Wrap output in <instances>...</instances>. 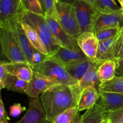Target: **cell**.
<instances>
[{
  "label": "cell",
  "instance_id": "39",
  "mask_svg": "<svg viewBox=\"0 0 123 123\" xmlns=\"http://www.w3.org/2000/svg\"><path fill=\"white\" fill-rule=\"evenodd\" d=\"M84 1H86V2H89V3L91 4V5H92V6H93L94 7H95V6H96V0H84ZM95 8H96V7H95Z\"/></svg>",
  "mask_w": 123,
  "mask_h": 123
},
{
  "label": "cell",
  "instance_id": "14",
  "mask_svg": "<svg viewBox=\"0 0 123 123\" xmlns=\"http://www.w3.org/2000/svg\"><path fill=\"white\" fill-rule=\"evenodd\" d=\"M50 56L64 66L89 59L80 48L70 49L62 46L60 47Z\"/></svg>",
  "mask_w": 123,
  "mask_h": 123
},
{
  "label": "cell",
  "instance_id": "36",
  "mask_svg": "<svg viewBox=\"0 0 123 123\" xmlns=\"http://www.w3.org/2000/svg\"><path fill=\"white\" fill-rule=\"evenodd\" d=\"M8 62V60L4 57V55L2 54L1 52V45H0V62Z\"/></svg>",
  "mask_w": 123,
  "mask_h": 123
},
{
  "label": "cell",
  "instance_id": "38",
  "mask_svg": "<svg viewBox=\"0 0 123 123\" xmlns=\"http://www.w3.org/2000/svg\"><path fill=\"white\" fill-rule=\"evenodd\" d=\"M59 1H61V2H66V3L72 4H74V2H75L76 0H59Z\"/></svg>",
  "mask_w": 123,
  "mask_h": 123
},
{
  "label": "cell",
  "instance_id": "21",
  "mask_svg": "<svg viewBox=\"0 0 123 123\" xmlns=\"http://www.w3.org/2000/svg\"><path fill=\"white\" fill-rule=\"evenodd\" d=\"M116 62L115 60H106L102 62L97 71L100 84L111 80L115 77Z\"/></svg>",
  "mask_w": 123,
  "mask_h": 123
},
{
  "label": "cell",
  "instance_id": "20",
  "mask_svg": "<svg viewBox=\"0 0 123 123\" xmlns=\"http://www.w3.org/2000/svg\"><path fill=\"white\" fill-rule=\"evenodd\" d=\"M100 104L108 112L123 108V94L99 90Z\"/></svg>",
  "mask_w": 123,
  "mask_h": 123
},
{
  "label": "cell",
  "instance_id": "26",
  "mask_svg": "<svg viewBox=\"0 0 123 123\" xmlns=\"http://www.w3.org/2000/svg\"><path fill=\"white\" fill-rule=\"evenodd\" d=\"M99 90L123 94V77H115L111 80L100 84Z\"/></svg>",
  "mask_w": 123,
  "mask_h": 123
},
{
  "label": "cell",
  "instance_id": "34",
  "mask_svg": "<svg viewBox=\"0 0 123 123\" xmlns=\"http://www.w3.org/2000/svg\"><path fill=\"white\" fill-rule=\"evenodd\" d=\"M10 118L8 117L7 112L5 108L3 101H2L1 93L0 91V122L5 121H9Z\"/></svg>",
  "mask_w": 123,
  "mask_h": 123
},
{
  "label": "cell",
  "instance_id": "19",
  "mask_svg": "<svg viewBox=\"0 0 123 123\" xmlns=\"http://www.w3.org/2000/svg\"><path fill=\"white\" fill-rule=\"evenodd\" d=\"M101 63L102 62L98 61L93 63L87 72L83 76L82 78L78 81L75 84H74V88L78 95H79L80 92L83 89L92 84L96 86L97 88H99L100 82L98 79L97 71H98V66L100 65Z\"/></svg>",
  "mask_w": 123,
  "mask_h": 123
},
{
  "label": "cell",
  "instance_id": "2",
  "mask_svg": "<svg viewBox=\"0 0 123 123\" xmlns=\"http://www.w3.org/2000/svg\"><path fill=\"white\" fill-rule=\"evenodd\" d=\"M18 19L27 23L36 30L46 48L49 55L54 54L62 46L52 33L44 15L36 14L26 9L20 14Z\"/></svg>",
  "mask_w": 123,
  "mask_h": 123
},
{
  "label": "cell",
  "instance_id": "32",
  "mask_svg": "<svg viewBox=\"0 0 123 123\" xmlns=\"http://www.w3.org/2000/svg\"><path fill=\"white\" fill-rule=\"evenodd\" d=\"M26 110V107H23L20 103H14L10 107V115L12 117L16 118Z\"/></svg>",
  "mask_w": 123,
  "mask_h": 123
},
{
  "label": "cell",
  "instance_id": "6",
  "mask_svg": "<svg viewBox=\"0 0 123 123\" xmlns=\"http://www.w3.org/2000/svg\"><path fill=\"white\" fill-rule=\"evenodd\" d=\"M80 30L84 32H94L95 22L98 12L92 5L84 0H76L73 4Z\"/></svg>",
  "mask_w": 123,
  "mask_h": 123
},
{
  "label": "cell",
  "instance_id": "1",
  "mask_svg": "<svg viewBox=\"0 0 123 123\" xmlns=\"http://www.w3.org/2000/svg\"><path fill=\"white\" fill-rule=\"evenodd\" d=\"M78 94L74 84H56L41 94L40 101L50 122L61 112L76 106Z\"/></svg>",
  "mask_w": 123,
  "mask_h": 123
},
{
  "label": "cell",
  "instance_id": "9",
  "mask_svg": "<svg viewBox=\"0 0 123 123\" xmlns=\"http://www.w3.org/2000/svg\"><path fill=\"white\" fill-rule=\"evenodd\" d=\"M58 84L47 76L34 70L31 80L28 83L26 95L30 98L38 97L47 89Z\"/></svg>",
  "mask_w": 123,
  "mask_h": 123
},
{
  "label": "cell",
  "instance_id": "30",
  "mask_svg": "<svg viewBox=\"0 0 123 123\" xmlns=\"http://www.w3.org/2000/svg\"><path fill=\"white\" fill-rule=\"evenodd\" d=\"M26 10L36 14L44 15L39 0H22Z\"/></svg>",
  "mask_w": 123,
  "mask_h": 123
},
{
  "label": "cell",
  "instance_id": "29",
  "mask_svg": "<svg viewBox=\"0 0 123 123\" xmlns=\"http://www.w3.org/2000/svg\"><path fill=\"white\" fill-rule=\"evenodd\" d=\"M121 30V28L118 27L110 28H107L102 30V31L96 33L95 34H96L98 42H101V41L109 39L117 36L120 33Z\"/></svg>",
  "mask_w": 123,
  "mask_h": 123
},
{
  "label": "cell",
  "instance_id": "43",
  "mask_svg": "<svg viewBox=\"0 0 123 123\" xmlns=\"http://www.w3.org/2000/svg\"><path fill=\"white\" fill-rule=\"evenodd\" d=\"M108 123H111V122L109 121H108Z\"/></svg>",
  "mask_w": 123,
  "mask_h": 123
},
{
  "label": "cell",
  "instance_id": "22",
  "mask_svg": "<svg viewBox=\"0 0 123 123\" xmlns=\"http://www.w3.org/2000/svg\"><path fill=\"white\" fill-rule=\"evenodd\" d=\"M92 63H93L90 59H88L70 65H66L64 67L68 74L78 82L82 78Z\"/></svg>",
  "mask_w": 123,
  "mask_h": 123
},
{
  "label": "cell",
  "instance_id": "15",
  "mask_svg": "<svg viewBox=\"0 0 123 123\" xmlns=\"http://www.w3.org/2000/svg\"><path fill=\"white\" fill-rule=\"evenodd\" d=\"M10 20L16 34L20 48L27 61L31 64L32 57L38 51H37L30 42L19 19H13Z\"/></svg>",
  "mask_w": 123,
  "mask_h": 123
},
{
  "label": "cell",
  "instance_id": "37",
  "mask_svg": "<svg viewBox=\"0 0 123 123\" xmlns=\"http://www.w3.org/2000/svg\"><path fill=\"white\" fill-rule=\"evenodd\" d=\"M123 59V41H122V44H121V49H120V53H119L118 57L117 59Z\"/></svg>",
  "mask_w": 123,
  "mask_h": 123
},
{
  "label": "cell",
  "instance_id": "27",
  "mask_svg": "<svg viewBox=\"0 0 123 123\" xmlns=\"http://www.w3.org/2000/svg\"><path fill=\"white\" fill-rule=\"evenodd\" d=\"M96 9L102 13H111L123 11L116 2L113 0H96Z\"/></svg>",
  "mask_w": 123,
  "mask_h": 123
},
{
  "label": "cell",
  "instance_id": "7",
  "mask_svg": "<svg viewBox=\"0 0 123 123\" xmlns=\"http://www.w3.org/2000/svg\"><path fill=\"white\" fill-rule=\"evenodd\" d=\"M123 38V28L117 36L98 42L96 61L116 60L118 57Z\"/></svg>",
  "mask_w": 123,
  "mask_h": 123
},
{
  "label": "cell",
  "instance_id": "28",
  "mask_svg": "<svg viewBox=\"0 0 123 123\" xmlns=\"http://www.w3.org/2000/svg\"><path fill=\"white\" fill-rule=\"evenodd\" d=\"M45 16H50L58 18L55 0H39Z\"/></svg>",
  "mask_w": 123,
  "mask_h": 123
},
{
  "label": "cell",
  "instance_id": "33",
  "mask_svg": "<svg viewBox=\"0 0 123 123\" xmlns=\"http://www.w3.org/2000/svg\"><path fill=\"white\" fill-rule=\"evenodd\" d=\"M8 72L5 68L4 62H0V91L6 88Z\"/></svg>",
  "mask_w": 123,
  "mask_h": 123
},
{
  "label": "cell",
  "instance_id": "44",
  "mask_svg": "<svg viewBox=\"0 0 123 123\" xmlns=\"http://www.w3.org/2000/svg\"><path fill=\"white\" fill-rule=\"evenodd\" d=\"M113 1H115V0H113Z\"/></svg>",
  "mask_w": 123,
  "mask_h": 123
},
{
  "label": "cell",
  "instance_id": "10",
  "mask_svg": "<svg viewBox=\"0 0 123 123\" xmlns=\"http://www.w3.org/2000/svg\"><path fill=\"white\" fill-rule=\"evenodd\" d=\"M76 39L82 51L92 63L96 62L99 42L94 33L90 31L81 33Z\"/></svg>",
  "mask_w": 123,
  "mask_h": 123
},
{
  "label": "cell",
  "instance_id": "8",
  "mask_svg": "<svg viewBox=\"0 0 123 123\" xmlns=\"http://www.w3.org/2000/svg\"><path fill=\"white\" fill-rule=\"evenodd\" d=\"M28 109L19 121L14 123H51L48 119L39 98H30Z\"/></svg>",
  "mask_w": 123,
  "mask_h": 123
},
{
  "label": "cell",
  "instance_id": "24",
  "mask_svg": "<svg viewBox=\"0 0 123 123\" xmlns=\"http://www.w3.org/2000/svg\"><path fill=\"white\" fill-rule=\"evenodd\" d=\"M80 118L79 111L76 106H74L58 115L52 123H79Z\"/></svg>",
  "mask_w": 123,
  "mask_h": 123
},
{
  "label": "cell",
  "instance_id": "31",
  "mask_svg": "<svg viewBox=\"0 0 123 123\" xmlns=\"http://www.w3.org/2000/svg\"><path fill=\"white\" fill-rule=\"evenodd\" d=\"M109 120L111 123H123V108L109 112Z\"/></svg>",
  "mask_w": 123,
  "mask_h": 123
},
{
  "label": "cell",
  "instance_id": "17",
  "mask_svg": "<svg viewBox=\"0 0 123 123\" xmlns=\"http://www.w3.org/2000/svg\"><path fill=\"white\" fill-rule=\"evenodd\" d=\"M109 112L100 103H96L81 116L79 123H108Z\"/></svg>",
  "mask_w": 123,
  "mask_h": 123
},
{
  "label": "cell",
  "instance_id": "35",
  "mask_svg": "<svg viewBox=\"0 0 123 123\" xmlns=\"http://www.w3.org/2000/svg\"><path fill=\"white\" fill-rule=\"evenodd\" d=\"M115 62H116L115 77H123V59H116Z\"/></svg>",
  "mask_w": 123,
  "mask_h": 123
},
{
  "label": "cell",
  "instance_id": "12",
  "mask_svg": "<svg viewBox=\"0 0 123 123\" xmlns=\"http://www.w3.org/2000/svg\"><path fill=\"white\" fill-rule=\"evenodd\" d=\"M123 28V11L111 13L98 12L95 22L94 33L95 34L105 29L110 28Z\"/></svg>",
  "mask_w": 123,
  "mask_h": 123
},
{
  "label": "cell",
  "instance_id": "40",
  "mask_svg": "<svg viewBox=\"0 0 123 123\" xmlns=\"http://www.w3.org/2000/svg\"><path fill=\"white\" fill-rule=\"evenodd\" d=\"M120 5H121V9H122L123 12V0L121 2V3H120Z\"/></svg>",
  "mask_w": 123,
  "mask_h": 123
},
{
  "label": "cell",
  "instance_id": "23",
  "mask_svg": "<svg viewBox=\"0 0 123 123\" xmlns=\"http://www.w3.org/2000/svg\"><path fill=\"white\" fill-rule=\"evenodd\" d=\"M20 22L21 23V25L23 29H24L25 33H26V36L28 37L29 41L31 42V44L32 45V46L37 51L40 52L42 54L49 55V53H48L46 48L44 45L43 42H42L40 38L39 37V36H38V34L36 32V30L32 27L30 26L29 24H28L27 23L23 21Z\"/></svg>",
  "mask_w": 123,
  "mask_h": 123
},
{
  "label": "cell",
  "instance_id": "42",
  "mask_svg": "<svg viewBox=\"0 0 123 123\" xmlns=\"http://www.w3.org/2000/svg\"><path fill=\"white\" fill-rule=\"evenodd\" d=\"M117 1H118V2H120V3H121V1H123V0H117Z\"/></svg>",
  "mask_w": 123,
  "mask_h": 123
},
{
  "label": "cell",
  "instance_id": "41",
  "mask_svg": "<svg viewBox=\"0 0 123 123\" xmlns=\"http://www.w3.org/2000/svg\"><path fill=\"white\" fill-rule=\"evenodd\" d=\"M0 123H9V121H5L0 122Z\"/></svg>",
  "mask_w": 123,
  "mask_h": 123
},
{
  "label": "cell",
  "instance_id": "3",
  "mask_svg": "<svg viewBox=\"0 0 123 123\" xmlns=\"http://www.w3.org/2000/svg\"><path fill=\"white\" fill-rule=\"evenodd\" d=\"M0 45L1 52L10 62H28L18 42L10 20L0 23Z\"/></svg>",
  "mask_w": 123,
  "mask_h": 123
},
{
  "label": "cell",
  "instance_id": "4",
  "mask_svg": "<svg viewBox=\"0 0 123 123\" xmlns=\"http://www.w3.org/2000/svg\"><path fill=\"white\" fill-rule=\"evenodd\" d=\"M32 68L34 71L47 76L58 84L73 85L77 83L68 74L64 66L50 55Z\"/></svg>",
  "mask_w": 123,
  "mask_h": 123
},
{
  "label": "cell",
  "instance_id": "18",
  "mask_svg": "<svg viewBox=\"0 0 123 123\" xmlns=\"http://www.w3.org/2000/svg\"><path fill=\"white\" fill-rule=\"evenodd\" d=\"M8 74L16 76L18 78L29 82L33 75L34 69L32 65L28 62H4Z\"/></svg>",
  "mask_w": 123,
  "mask_h": 123
},
{
  "label": "cell",
  "instance_id": "25",
  "mask_svg": "<svg viewBox=\"0 0 123 123\" xmlns=\"http://www.w3.org/2000/svg\"><path fill=\"white\" fill-rule=\"evenodd\" d=\"M28 83V82L22 80L16 76L8 74L5 88L19 94H26Z\"/></svg>",
  "mask_w": 123,
  "mask_h": 123
},
{
  "label": "cell",
  "instance_id": "11",
  "mask_svg": "<svg viewBox=\"0 0 123 123\" xmlns=\"http://www.w3.org/2000/svg\"><path fill=\"white\" fill-rule=\"evenodd\" d=\"M52 33L62 47L70 49L80 48L75 37L68 34L60 25L57 19L53 17L45 16Z\"/></svg>",
  "mask_w": 123,
  "mask_h": 123
},
{
  "label": "cell",
  "instance_id": "13",
  "mask_svg": "<svg viewBox=\"0 0 123 123\" xmlns=\"http://www.w3.org/2000/svg\"><path fill=\"white\" fill-rule=\"evenodd\" d=\"M26 9L22 0H0V23L18 19Z\"/></svg>",
  "mask_w": 123,
  "mask_h": 123
},
{
  "label": "cell",
  "instance_id": "5",
  "mask_svg": "<svg viewBox=\"0 0 123 123\" xmlns=\"http://www.w3.org/2000/svg\"><path fill=\"white\" fill-rule=\"evenodd\" d=\"M58 20L61 27L70 36L77 38L80 30L73 4L55 0Z\"/></svg>",
  "mask_w": 123,
  "mask_h": 123
},
{
  "label": "cell",
  "instance_id": "16",
  "mask_svg": "<svg viewBox=\"0 0 123 123\" xmlns=\"http://www.w3.org/2000/svg\"><path fill=\"white\" fill-rule=\"evenodd\" d=\"M99 98V89L92 84L80 92L77 99L76 106L79 112L87 110L93 106Z\"/></svg>",
  "mask_w": 123,
  "mask_h": 123
}]
</instances>
